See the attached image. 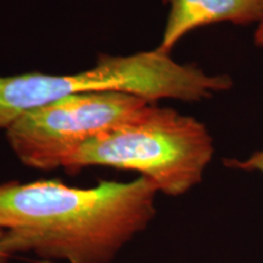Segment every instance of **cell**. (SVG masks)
<instances>
[{"label":"cell","instance_id":"7a4b0ae2","mask_svg":"<svg viewBox=\"0 0 263 263\" xmlns=\"http://www.w3.org/2000/svg\"><path fill=\"white\" fill-rule=\"evenodd\" d=\"M232 87L229 76L178 64L156 49L127 57L104 54L95 66L80 73L0 76V129L29 110L71 95L120 91L150 103L161 99L201 101Z\"/></svg>","mask_w":263,"mask_h":263},{"label":"cell","instance_id":"5b68a950","mask_svg":"<svg viewBox=\"0 0 263 263\" xmlns=\"http://www.w3.org/2000/svg\"><path fill=\"white\" fill-rule=\"evenodd\" d=\"M168 6L166 27L156 50L168 54L180 39L200 27L229 22L236 26L258 24L263 0H163Z\"/></svg>","mask_w":263,"mask_h":263},{"label":"cell","instance_id":"8992f818","mask_svg":"<svg viewBox=\"0 0 263 263\" xmlns=\"http://www.w3.org/2000/svg\"><path fill=\"white\" fill-rule=\"evenodd\" d=\"M226 164L232 168L242 171H258L263 173V150L252 154L249 159L244 161L239 160H226Z\"/></svg>","mask_w":263,"mask_h":263},{"label":"cell","instance_id":"277c9868","mask_svg":"<svg viewBox=\"0 0 263 263\" xmlns=\"http://www.w3.org/2000/svg\"><path fill=\"white\" fill-rule=\"evenodd\" d=\"M149 104L120 91L71 95L22 114L5 129L6 139L25 166L64 168L85 143L127 123Z\"/></svg>","mask_w":263,"mask_h":263},{"label":"cell","instance_id":"52a82bcc","mask_svg":"<svg viewBox=\"0 0 263 263\" xmlns=\"http://www.w3.org/2000/svg\"><path fill=\"white\" fill-rule=\"evenodd\" d=\"M255 44L263 48V17L257 24V28L255 31Z\"/></svg>","mask_w":263,"mask_h":263},{"label":"cell","instance_id":"ba28073f","mask_svg":"<svg viewBox=\"0 0 263 263\" xmlns=\"http://www.w3.org/2000/svg\"><path fill=\"white\" fill-rule=\"evenodd\" d=\"M10 254L6 251L4 241H3V232L0 230V263H8V261L10 259Z\"/></svg>","mask_w":263,"mask_h":263},{"label":"cell","instance_id":"6da1fadb","mask_svg":"<svg viewBox=\"0 0 263 263\" xmlns=\"http://www.w3.org/2000/svg\"><path fill=\"white\" fill-rule=\"evenodd\" d=\"M159 190L145 177L74 188L60 180L0 184V230L10 256L111 263L156 216Z\"/></svg>","mask_w":263,"mask_h":263},{"label":"cell","instance_id":"3957f363","mask_svg":"<svg viewBox=\"0 0 263 263\" xmlns=\"http://www.w3.org/2000/svg\"><path fill=\"white\" fill-rule=\"evenodd\" d=\"M213 153L205 124L151 103L127 123L85 143L64 170L68 174L98 166L133 171L159 193L180 196L201 183Z\"/></svg>","mask_w":263,"mask_h":263}]
</instances>
